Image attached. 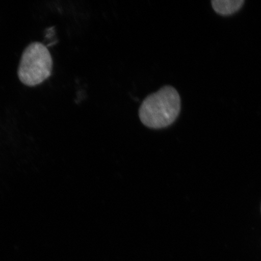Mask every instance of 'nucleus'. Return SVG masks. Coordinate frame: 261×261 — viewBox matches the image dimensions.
Returning a JSON list of instances; mask_svg holds the SVG:
<instances>
[{"label":"nucleus","instance_id":"7ed1b4c3","mask_svg":"<svg viewBox=\"0 0 261 261\" xmlns=\"http://www.w3.org/2000/svg\"><path fill=\"white\" fill-rule=\"evenodd\" d=\"M243 0H214L212 8L217 14L230 15L237 12L243 5Z\"/></svg>","mask_w":261,"mask_h":261},{"label":"nucleus","instance_id":"20e7f679","mask_svg":"<svg viewBox=\"0 0 261 261\" xmlns=\"http://www.w3.org/2000/svg\"><path fill=\"white\" fill-rule=\"evenodd\" d=\"M260 211H261V208H260Z\"/></svg>","mask_w":261,"mask_h":261},{"label":"nucleus","instance_id":"f03ea898","mask_svg":"<svg viewBox=\"0 0 261 261\" xmlns=\"http://www.w3.org/2000/svg\"><path fill=\"white\" fill-rule=\"evenodd\" d=\"M53 61L44 45L34 42L25 49L19 63V80L28 86L40 84L50 76Z\"/></svg>","mask_w":261,"mask_h":261},{"label":"nucleus","instance_id":"f257e3e1","mask_svg":"<svg viewBox=\"0 0 261 261\" xmlns=\"http://www.w3.org/2000/svg\"><path fill=\"white\" fill-rule=\"evenodd\" d=\"M181 110L180 96L172 86H165L145 98L140 106L139 117L152 129H161L172 125Z\"/></svg>","mask_w":261,"mask_h":261}]
</instances>
